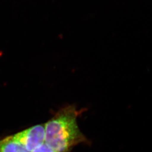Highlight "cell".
<instances>
[{
    "label": "cell",
    "mask_w": 152,
    "mask_h": 152,
    "mask_svg": "<svg viewBox=\"0 0 152 152\" xmlns=\"http://www.w3.org/2000/svg\"><path fill=\"white\" fill-rule=\"evenodd\" d=\"M32 152H56L53 150L52 148L49 147L47 144L44 143L42 145L35 149Z\"/></svg>",
    "instance_id": "4"
},
{
    "label": "cell",
    "mask_w": 152,
    "mask_h": 152,
    "mask_svg": "<svg viewBox=\"0 0 152 152\" xmlns=\"http://www.w3.org/2000/svg\"><path fill=\"white\" fill-rule=\"evenodd\" d=\"M78 114L74 106L61 109L45 125V143L56 152H69L77 145L87 141L77 124Z\"/></svg>",
    "instance_id": "1"
},
{
    "label": "cell",
    "mask_w": 152,
    "mask_h": 152,
    "mask_svg": "<svg viewBox=\"0 0 152 152\" xmlns=\"http://www.w3.org/2000/svg\"><path fill=\"white\" fill-rule=\"evenodd\" d=\"M0 152H29L13 136L0 140Z\"/></svg>",
    "instance_id": "3"
},
{
    "label": "cell",
    "mask_w": 152,
    "mask_h": 152,
    "mask_svg": "<svg viewBox=\"0 0 152 152\" xmlns=\"http://www.w3.org/2000/svg\"><path fill=\"white\" fill-rule=\"evenodd\" d=\"M26 150L32 152L45 143V125H36L13 135Z\"/></svg>",
    "instance_id": "2"
}]
</instances>
